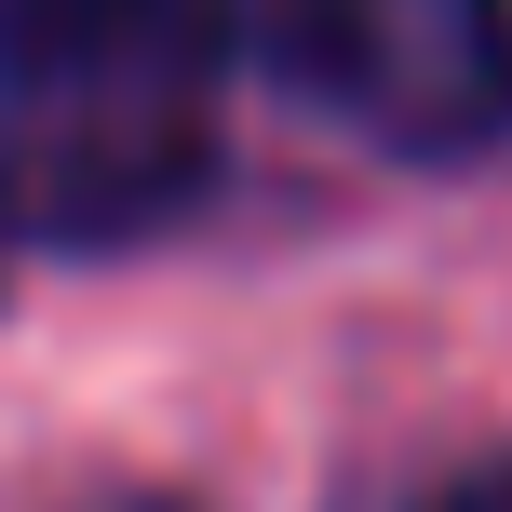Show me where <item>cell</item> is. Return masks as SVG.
<instances>
[{
    "instance_id": "cell-1",
    "label": "cell",
    "mask_w": 512,
    "mask_h": 512,
    "mask_svg": "<svg viewBox=\"0 0 512 512\" xmlns=\"http://www.w3.org/2000/svg\"><path fill=\"white\" fill-rule=\"evenodd\" d=\"M230 0H0V230L122 243L216 162Z\"/></svg>"
},
{
    "instance_id": "cell-2",
    "label": "cell",
    "mask_w": 512,
    "mask_h": 512,
    "mask_svg": "<svg viewBox=\"0 0 512 512\" xmlns=\"http://www.w3.org/2000/svg\"><path fill=\"white\" fill-rule=\"evenodd\" d=\"M230 27L364 149L459 162L512 122V0H230Z\"/></svg>"
},
{
    "instance_id": "cell-3",
    "label": "cell",
    "mask_w": 512,
    "mask_h": 512,
    "mask_svg": "<svg viewBox=\"0 0 512 512\" xmlns=\"http://www.w3.org/2000/svg\"><path fill=\"white\" fill-rule=\"evenodd\" d=\"M432 512H512V459H486V472H459Z\"/></svg>"
}]
</instances>
